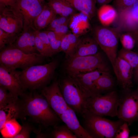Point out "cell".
I'll list each match as a JSON object with an SVG mask.
<instances>
[{
  "mask_svg": "<svg viewBox=\"0 0 138 138\" xmlns=\"http://www.w3.org/2000/svg\"><path fill=\"white\" fill-rule=\"evenodd\" d=\"M33 91L24 92L19 97V102L21 119L27 117L39 126L53 128L58 125L60 119L52 109L41 94Z\"/></svg>",
  "mask_w": 138,
  "mask_h": 138,
  "instance_id": "1",
  "label": "cell"
},
{
  "mask_svg": "<svg viewBox=\"0 0 138 138\" xmlns=\"http://www.w3.org/2000/svg\"><path fill=\"white\" fill-rule=\"evenodd\" d=\"M58 81L68 105L75 112L82 115L88 99L93 95L92 93L73 77L67 75Z\"/></svg>",
  "mask_w": 138,
  "mask_h": 138,
  "instance_id": "2",
  "label": "cell"
},
{
  "mask_svg": "<svg viewBox=\"0 0 138 138\" xmlns=\"http://www.w3.org/2000/svg\"><path fill=\"white\" fill-rule=\"evenodd\" d=\"M58 64V60H55L46 64L30 66L21 71L20 80L26 89H41L53 78Z\"/></svg>",
  "mask_w": 138,
  "mask_h": 138,
  "instance_id": "3",
  "label": "cell"
},
{
  "mask_svg": "<svg viewBox=\"0 0 138 138\" xmlns=\"http://www.w3.org/2000/svg\"><path fill=\"white\" fill-rule=\"evenodd\" d=\"M64 68L67 75L73 77L97 70L110 71L105 56L100 52L91 55L68 58L65 61Z\"/></svg>",
  "mask_w": 138,
  "mask_h": 138,
  "instance_id": "4",
  "label": "cell"
},
{
  "mask_svg": "<svg viewBox=\"0 0 138 138\" xmlns=\"http://www.w3.org/2000/svg\"><path fill=\"white\" fill-rule=\"evenodd\" d=\"M121 32L119 26L115 28L102 25L95 27L92 30V37L104 52L113 68L117 57V50Z\"/></svg>",
  "mask_w": 138,
  "mask_h": 138,
  "instance_id": "5",
  "label": "cell"
},
{
  "mask_svg": "<svg viewBox=\"0 0 138 138\" xmlns=\"http://www.w3.org/2000/svg\"><path fill=\"white\" fill-rule=\"evenodd\" d=\"M45 58L39 53L26 54L12 44H9L1 50L0 64L13 69L20 68L23 70L41 64Z\"/></svg>",
  "mask_w": 138,
  "mask_h": 138,
  "instance_id": "6",
  "label": "cell"
},
{
  "mask_svg": "<svg viewBox=\"0 0 138 138\" xmlns=\"http://www.w3.org/2000/svg\"><path fill=\"white\" fill-rule=\"evenodd\" d=\"M84 128L93 138H115L117 131L124 122L120 119L112 121L85 110L82 115Z\"/></svg>",
  "mask_w": 138,
  "mask_h": 138,
  "instance_id": "7",
  "label": "cell"
},
{
  "mask_svg": "<svg viewBox=\"0 0 138 138\" xmlns=\"http://www.w3.org/2000/svg\"><path fill=\"white\" fill-rule=\"evenodd\" d=\"M119 97L114 91L103 95H92L87 102L85 110L101 117L117 116Z\"/></svg>",
  "mask_w": 138,
  "mask_h": 138,
  "instance_id": "8",
  "label": "cell"
},
{
  "mask_svg": "<svg viewBox=\"0 0 138 138\" xmlns=\"http://www.w3.org/2000/svg\"><path fill=\"white\" fill-rule=\"evenodd\" d=\"M124 91L119 97L117 117L130 125L138 121V86L135 89Z\"/></svg>",
  "mask_w": 138,
  "mask_h": 138,
  "instance_id": "9",
  "label": "cell"
},
{
  "mask_svg": "<svg viewBox=\"0 0 138 138\" xmlns=\"http://www.w3.org/2000/svg\"><path fill=\"white\" fill-rule=\"evenodd\" d=\"M21 71L0 64V86L18 98L25 92V88L20 78Z\"/></svg>",
  "mask_w": 138,
  "mask_h": 138,
  "instance_id": "10",
  "label": "cell"
},
{
  "mask_svg": "<svg viewBox=\"0 0 138 138\" xmlns=\"http://www.w3.org/2000/svg\"><path fill=\"white\" fill-rule=\"evenodd\" d=\"M41 93L59 118L69 107L63 96L58 80L56 79H54L49 86L42 89Z\"/></svg>",
  "mask_w": 138,
  "mask_h": 138,
  "instance_id": "11",
  "label": "cell"
},
{
  "mask_svg": "<svg viewBox=\"0 0 138 138\" xmlns=\"http://www.w3.org/2000/svg\"><path fill=\"white\" fill-rule=\"evenodd\" d=\"M22 17L14 7H0V28L10 33L19 34L23 29Z\"/></svg>",
  "mask_w": 138,
  "mask_h": 138,
  "instance_id": "12",
  "label": "cell"
},
{
  "mask_svg": "<svg viewBox=\"0 0 138 138\" xmlns=\"http://www.w3.org/2000/svg\"><path fill=\"white\" fill-rule=\"evenodd\" d=\"M44 2L41 0H17L14 8L22 17L23 29L30 27L35 29L34 21L42 10Z\"/></svg>",
  "mask_w": 138,
  "mask_h": 138,
  "instance_id": "13",
  "label": "cell"
},
{
  "mask_svg": "<svg viewBox=\"0 0 138 138\" xmlns=\"http://www.w3.org/2000/svg\"><path fill=\"white\" fill-rule=\"evenodd\" d=\"M117 82L124 90L131 89L133 68L125 61L117 56L113 68Z\"/></svg>",
  "mask_w": 138,
  "mask_h": 138,
  "instance_id": "14",
  "label": "cell"
},
{
  "mask_svg": "<svg viewBox=\"0 0 138 138\" xmlns=\"http://www.w3.org/2000/svg\"><path fill=\"white\" fill-rule=\"evenodd\" d=\"M36 31L31 27L23 29L18 34L12 45L26 54L39 53L35 45Z\"/></svg>",
  "mask_w": 138,
  "mask_h": 138,
  "instance_id": "15",
  "label": "cell"
},
{
  "mask_svg": "<svg viewBox=\"0 0 138 138\" xmlns=\"http://www.w3.org/2000/svg\"><path fill=\"white\" fill-rule=\"evenodd\" d=\"M60 118L77 138H93L80 125L75 111L70 107L61 114Z\"/></svg>",
  "mask_w": 138,
  "mask_h": 138,
  "instance_id": "16",
  "label": "cell"
},
{
  "mask_svg": "<svg viewBox=\"0 0 138 138\" xmlns=\"http://www.w3.org/2000/svg\"><path fill=\"white\" fill-rule=\"evenodd\" d=\"M99 47L96 41L92 37H83L79 38L76 46L75 53L72 56L95 54L99 52Z\"/></svg>",
  "mask_w": 138,
  "mask_h": 138,
  "instance_id": "17",
  "label": "cell"
},
{
  "mask_svg": "<svg viewBox=\"0 0 138 138\" xmlns=\"http://www.w3.org/2000/svg\"><path fill=\"white\" fill-rule=\"evenodd\" d=\"M67 2L77 10L91 19L95 15L96 8L95 0H61Z\"/></svg>",
  "mask_w": 138,
  "mask_h": 138,
  "instance_id": "18",
  "label": "cell"
},
{
  "mask_svg": "<svg viewBox=\"0 0 138 138\" xmlns=\"http://www.w3.org/2000/svg\"><path fill=\"white\" fill-rule=\"evenodd\" d=\"M57 14L48 5L45 4L43 9L35 19L34 27L37 31H41L47 27L56 17Z\"/></svg>",
  "mask_w": 138,
  "mask_h": 138,
  "instance_id": "19",
  "label": "cell"
},
{
  "mask_svg": "<svg viewBox=\"0 0 138 138\" xmlns=\"http://www.w3.org/2000/svg\"><path fill=\"white\" fill-rule=\"evenodd\" d=\"M18 100L19 99L16 103L0 108V129L8 120L13 119H21V113Z\"/></svg>",
  "mask_w": 138,
  "mask_h": 138,
  "instance_id": "20",
  "label": "cell"
},
{
  "mask_svg": "<svg viewBox=\"0 0 138 138\" xmlns=\"http://www.w3.org/2000/svg\"><path fill=\"white\" fill-rule=\"evenodd\" d=\"M104 72L97 70L78 75L73 77L77 80L85 88L90 91L93 95L95 83Z\"/></svg>",
  "mask_w": 138,
  "mask_h": 138,
  "instance_id": "21",
  "label": "cell"
},
{
  "mask_svg": "<svg viewBox=\"0 0 138 138\" xmlns=\"http://www.w3.org/2000/svg\"><path fill=\"white\" fill-rule=\"evenodd\" d=\"M47 4L57 15L65 17H71L76 10L69 4L61 0H48Z\"/></svg>",
  "mask_w": 138,
  "mask_h": 138,
  "instance_id": "22",
  "label": "cell"
},
{
  "mask_svg": "<svg viewBox=\"0 0 138 138\" xmlns=\"http://www.w3.org/2000/svg\"><path fill=\"white\" fill-rule=\"evenodd\" d=\"M79 39L76 34L68 33L63 38L61 43V51L65 54L66 59L74 54L76 45Z\"/></svg>",
  "mask_w": 138,
  "mask_h": 138,
  "instance_id": "23",
  "label": "cell"
},
{
  "mask_svg": "<svg viewBox=\"0 0 138 138\" xmlns=\"http://www.w3.org/2000/svg\"><path fill=\"white\" fill-rule=\"evenodd\" d=\"M99 19L102 25L108 26L116 19L117 13L114 8L108 4L100 6L98 12Z\"/></svg>",
  "mask_w": 138,
  "mask_h": 138,
  "instance_id": "24",
  "label": "cell"
},
{
  "mask_svg": "<svg viewBox=\"0 0 138 138\" xmlns=\"http://www.w3.org/2000/svg\"><path fill=\"white\" fill-rule=\"evenodd\" d=\"M114 85L113 79L110 72H104L95 83L93 95L101 94L102 92L112 89Z\"/></svg>",
  "mask_w": 138,
  "mask_h": 138,
  "instance_id": "25",
  "label": "cell"
},
{
  "mask_svg": "<svg viewBox=\"0 0 138 138\" xmlns=\"http://www.w3.org/2000/svg\"><path fill=\"white\" fill-rule=\"evenodd\" d=\"M21 128V126L16 119H13L7 121L0 130L3 137L14 138L19 132Z\"/></svg>",
  "mask_w": 138,
  "mask_h": 138,
  "instance_id": "26",
  "label": "cell"
},
{
  "mask_svg": "<svg viewBox=\"0 0 138 138\" xmlns=\"http://www.w3.org/2000/svg\"><path fill=\"white\" fill-rule=\"evenodd\" d=\"M117 56L124 60L134 69L138 66V54L122 47L118 52Z\"/></svg>",
  "mask_w": 138,
  "mask_h": 138,
  "instance_id": "27",
  "label": "cell"
},
{
  "mask_svg": "<svg viewBox=\"0 0 138 138\" xmlns=\"http://www.w3.org/2000/svg\"><path fill=\"white\" fill-rule=\"evenodd\" d=\"M50 137L54 138H77L65 124L53 127Z\"/></svg>",
  "mask_w": 138,
  "mask_h": 138,
  "instance_id": "28",
  "label": "cell"
},
{
  "mask_svg": "<svg viewBox=\"0 0 138 138\" xmlns=\"http://www.w3.org/2000/svg\"><path fill=\"white\" fill-rule=\"evenodd\" d=\"M45 31L49 39L53 55L61 52V41L63 37L60 35L53 31Z\"/></svg>",
  "mask_w": 138,
  "mask_h": 138,
  "instance_id": "29",
  "label": "cell"
},
{
  "mask_svg": "<svg viewBox=\"0 0 138 138\" xmlns=\"http://www.w3.org/2000/svg\"><path fill=\"white\" fill-rule=\"evenodd\" d=\"M19 98L15 97L5 88L0 86V108L17 102Z\"/></svg>",
  "mask_w": 138,
  "mask_h": 138,
  "instance_id": "30",
  "label": "cell"
},
{
  "mask_svg": "<svg viewBox=\"0 0 138 138\" xmlns=\"http://www.w3.org/2000/svg\"><path fill=\"white\" fill-rule=\"evenodd\" d=\"M18 34L6 32L0 28V50L5 47L6 45L12 44Z\"/></svg>",
  "mask_w": 138,
  "mask_h": 138,
  "instance_id": "31",
  "label": "cell"
},
{
  "mask_svg": "<svg viewBox=\"0 0 138 138\" xmlns=\"http://www.w3.org/2000/svg\"><path fill=\"white\" fill-rule=\"evenodd\" d=\"M121 32L119 38L123 48L131 50L134 47L135 41L131 34L128 31Z\"/></svg>",
  "mask_w": 138,
  "mask_h": 138,
  "instance_id": "32",
  "label": "cell"
},
{
  "mask_svg": "<svg viewBox=\"0 0 138 138\" xmlns=\"http://www.w3.org/2000/svg\"><path fill=\"white\" fill-rule=\"evenodd\" d=\"M36 131L31 125L28 122H24L23 123L21 126L20 131L14 138H30L31 132L32 131L36 132Z\"/></svg>",
  "mask_w": 138,
  "mask_h": 138,
  "instance_id": "33",
  "label": "cell"
},
{
  "mask_svg": "<svg viewBox=\"0 0 138 138\" xmlns=\"http://www.w3.org/2000/svg\"><path fill=\"white\" fill-rule=\"evenodd\" d=\"M136 0H114L113 6L118 15L123 10L132 6Z\"/></svg>",
  "mask_w": 138,
  "mask_h": 138,
  "instance_id": "34",
  "label": "cell"
},
{
  "mask_svg": "<svg viewBox=\"0 0 138 138\" xmlns=\"http://www.w3.org/2000/svg\"><path fill=\"white\" fill-rule=\"evenodd\" d=\"M65 17L60 16L56 17L52 20L49 25L45 28V30L52 31L54 28L61 25L69 24L71 17Z\"/></svg>",
  "mask_w": 138,
  "mask_h": 138,
  "instance_id": "35",
  "label": "cell"
},
{
  "mask_svg": "<svg viewBox=\"0 0 138 138\" xmlns=\"http://www.w3.org/2000/svg\"><path fill=\"white\" fill-rule=\"evenodd\" d=\"M129 125L124 121L117 130L115 136L116 138H129L130 130L129 128Z\"/></svg>",
  "mask_w": 138,
  "mask_h": 138,
  "instance_id": "36",
  "label": "cell"
},
{
  "mask_svg": "<svg viewBox=\"0 0 138 138\" xmlns=\"http://www.w3.org/2000/svg\"><path fill=\"white\" fill-rule=\"evenodd\" d=\"M36 33L39 38L45 46L50 57L53 53L48 36L45 31L36 30Z\"/></svg>",
  "mask_w": 138,
  "mask_h": 138,
  "instance_id": "37",
  "label": "cell"
},
{
  "mask_svg": "<svg viewBox=\"0 0 138 138\" xmlns=\"http://www.w3.org/2000/svg\"><path fill=\"white\" fill-rule=\"evenodd\" d=\"M35 45L36 49L45 58L50 57L44 45L38 36L36 31Z\"/></svg>",
  "mask_w": 138,
  "mask_h": 138,
  "instance_id": "38",
  "label": "cell"
},
{
  "mask_svg": "<svg viewBox=\"0 0 138 138\" xmlns=\"http://www.w3.org/2000/svg\"><path fill=\"white\" fill-rule=\"evenodd\" d=\"M68 24H64L60 26L53 29L52 31L64 37L68 33Z\"/></svg>",
  "mask_w": 138,
  "mask_h": 138,
  "instance_id": "39",
  "label": "cell"
},
{
  "mask_svg": "<svg viewBox=\"0 0 138 138\" xmlns=\"http://www.w3.org/2000/svg\"><path fill=\"white\" fill-rule=\"evenodd\" d=\"M17 0H0V7H14Z\"/></svg>",
  "mask_w": 138,
  "mask_h": 138,
  "instance_id": "40",
  "label": "cell"
},
{
  "mask_svg": "<svg viewBox=\"0 0 138 138\" xmlns=\"http://www.w3.org/2000/svg\"><path fill=\"white\" fill-rule=\"evenodd\" d=\"M96 3L100 7L103 5L107 4L112 0H95Z\"/></svg>",
  "mask_w": 138,
  "mask_h": 138,
  "instance_id": "41",
  "label": "cell"
},
{
  "mask_svg": "<svg viewBox=\"0 0 138 138\" xmlns=\"http://www.w3.org/2000/svg\"><path fill=\"white\" fill-rule=\"evenodd\" d=\"M133 77L134 81L138 85V66L134 69Z\"/></svg>",
  "mask_w": 138,
  "mask_h": 138,
  "instance_id": "42",
  "label": "cell"
},
{
  "mask_svg": "<svg viewBox=\"0 0 138 138\" xmlns=\"http://www.w3.org/2000/svg\"><path fill=\"white\" fill-rule=\"evenodd\" d=\"M130 138H138V134L137 135L132 136L129 137Z\"/></svg>",
  "mask_w": 138,
  "mask_h": 138,
  "instance_id": "43",
  "label": "cell"
}]
</instances>
